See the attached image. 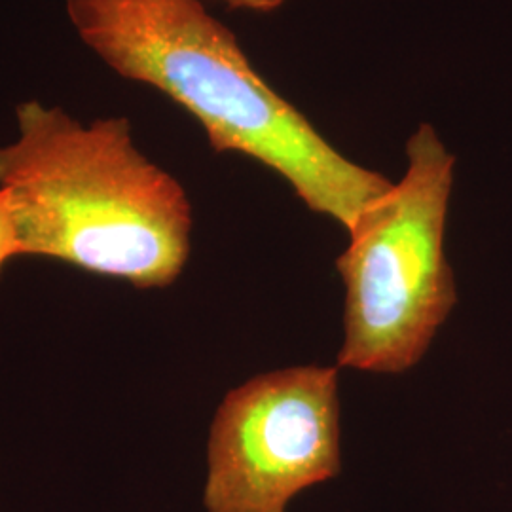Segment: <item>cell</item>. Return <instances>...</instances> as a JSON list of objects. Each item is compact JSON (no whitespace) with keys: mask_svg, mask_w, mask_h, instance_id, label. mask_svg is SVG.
<instances>
[{"mask_svg":"<svg viewBox=\"0 0 512 512\" xmlns=\"http://www.w3.org/2000/svg\"><path fill=\"white\" fill-rule=\"evenodd\" d=\"M80 40L112 71L152 86L202 126L215 152L272 169L313 213L351 230L393 186L353 164L251 67L200 0H65Z\"/></svg>","mask_w":512,"mask_h":512,"instance_id":"1","label":"cell"},{"mask_svg":"<svg viewBox=\"0 0 512 512\" xmlns=\"http://www.w3.org/2000/svg\"><path fill=\"white\" fill-rule=\"evenodd\" d=\"M18 139L0 147V190L19 256H42L137 289L173 285L190 256L183 184L150 162L128 118L84 126L61 107H16Z\"/></svg>","mask_w":512,"mask_h":512,"instance_id":"2","label":"cell"},{"mask_svg":"<svg viewBox=\"0 0 512 512\" xmlns=\"http://www.w3.org/2000/svg\"><path fill=\"white\" fill-rule=\"evenodd\" d=\"M406 158L401 183L359 217L336 258L346 287L338 368L403 374L456 304L444 255L454 158L429 124L408 139Z\"/></svg>","mask_w":512,"mask_h":512,"instance_id":"3","label":"cell"},{"mask_svg":"<svg viewBox=\"0 0 512 512\" xmlns=\"http://www.w3.org/2000/svg\"><path fill=\"white\" fill-rule=\"evenodd\" d=\"M340 473L338 366H289L232 389L207 442V512H287Z\"/></svg>","mask_w":512,"mask_h":512,"instance_id":"4","label":"cell"},{"mask_svg":"<svg viewBox=\"0 0 512 512\" xmlns=\"http://www.w3.org/2000/svg\"><path fill=\"white\" fill-rule=\"evenodd\" d=\"M18 256V236H16V228H14V219H12L10 207L6 202V196L0 190V277H2L6 264Z\"/></svg>","mask_w":512,"mask_h":512,"instance_id":"5","label":"cell"},{"mask_svg":"<svg viewBox=\"0 0 512 512\" xmlns=\"http://www.w3.org/2000/svg\"><path fill=\"white\" fill-rule=\"evenodd\" d=\"M232 8H245V10H255V12H270L279 8L285 0H220Z\"/></svg>","mask_w":512,"mask_h":512,"instance_id":"6","label":"cell"}]
</instances>
